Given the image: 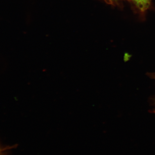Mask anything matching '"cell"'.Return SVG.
<instances>
[{
	"label": "cell",
	"instance_id": "cell-1",
	"mask_svg": "<svg viewBox=\"0 0 155 155\" xmlns=\"http://www.w3.org/2000/svg\"><path fill=\"white\" fill-rule=\"evenodd\" d=\"M137 7L142 11H145L148 8L151 0H134Z\"/></svg>",
	"mask_w": 155,
	"mask_h": 155
},
{
	"label": "cell",
	"instance_id": "cell-2",
	"mask_svg": "<svg viewBox=\"0 0 155 155\" xmlns=\"http://www.w3.org/2000/svg\"><path fill=\"white\" fill-rule=\"evenodd\" d=\"M116 1H117V0H107V1H108V2H110L111 3L114 2Z\"/></svg>",
	"mask_w": 155,
	"mask_h": 155
},
{
	"label": "cell",
	"instance_id": "cell-3",
	"mask_svg": "<svg viewBox=\"0 0 155 155\" xmlns=\"http://www.w3.org/2000/svg\"><path fill=\"white\" fill-rule=\"evenodd\" d=\"M2 149H1V148H0V155H2Z\"/></svg>",
	"mask_w": 155,
	"mask_h": 155
}]
</instances>
